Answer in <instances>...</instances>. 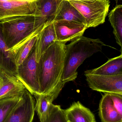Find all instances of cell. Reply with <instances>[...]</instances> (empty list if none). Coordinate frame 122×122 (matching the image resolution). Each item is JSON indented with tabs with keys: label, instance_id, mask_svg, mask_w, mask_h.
<instances>
[{
	"label": "cell",
	"instance_id": "6da1fadb",
	"mask_svg": "<svg viewBox=\"0 0 122 122\" xmlns=\"http://www.w3.org/2000/svg\"><path fill=\"white\" fill-rule=\"evenodd\" d=\"M66 44L54 42L40 57L38 62L40 95L51 92L61 82L64 67Z\"/></svg>",
	"mask_w": 122,
	"mask_h": 122
},
{
	"label": "cell",
	"instance_id": "7a4b0ae2",
	"mask_svg": "<svg viewBox=\"0 0 122 122\" xmlns=\"http://www.w3.org/2000/svg\"><path fill=\"white\" fill-rule=\"evenodd\" d=\"M105 44L99 39L83 36L77 38L66 46L64 67L61 82L66 84L77 77V69L87 58L101 51Z\"/></svg>",
	"mask_w": 122,
	"mask_h": 122
},
{
	"label": "cell",
	"instance_id": "3957f363",
	"mask_svg": "<svg viewBox=\"0 0 122 122\" xmlns=\"http://www.w3.org/2000/svg\"><path fill=\"white\" fill-rule=\"evenodd\" d=\"M0 23L4 41L9 50L13 48L38 29L35 27L33 15L11 17Z\"/></svg>",
	"mask_w": 122,
	"mask_h": 122
},
{
	"label": "cell",
	"instance_id": "277c9868",
	"mask_svg": "<svg viewBox=\"0 0 122 122\" xmlns=\"http://www.w3.org/2000/svg\"><path fill=\"white\" fill-rule=\"evenodd\" d=\"M69 1L83 16L87 28L96 27L105 22L110 6L109 0Z\"/></svg>",
	"mask_w": 122,
	"mask_h": 122
},
{
	"label": "cell",
	"instance_id": "5b68a950",
	"mask_svg": "<svg viewBox=\"0 0 122 122\" xmlns=\"http://www.w3.org/2000/svg\"><path fill=\"white\" fill-rule=\"evenodd\" d=\"M36 49L35 44L27 57L17 66L16 76L34 96L40 95Z\"/></svg>",
	"mask_w": 122,
	"mask_h": 122
},
{
	"label": "cell",
	"instance_id": "8992f818",
	"mask_svg": "<svg viewBox=\"0 0 122 122\" xmlns=\"http://www.w3.org/2000/svg\"><path fill=\"white\" fill-rule=\"evenodd\" d=\"M99 115L102 122H122V95L105 93L100 100Z\"/></svg>",
	"mask_w": 122,
	"mask_h": 122
},
{
	"label": "cell",
	"instance_id": "52a82bcc",
	"mask_svg": "<svg viewBox=\"0 0 122 122\" xmlns=\"http://www.w3.org/2000/svg\"><path fill=\"white\" fill-rule=\"evenodd\" d=\"M89 87L104 93L122 95V74L114 75L85 74Z\"/></svg>",
	"mask_w": 122,
	"mask_h": 122
},
{
	"label": "cell",
	"instance_id": "ba28073f",
	"mask_svg": "<svg viewBox=\"0 0 122 122\" xmlns=\"http://www.w3.org/2000/svg\"><path fill=\"white\" fill-rule=\"evenodd\" d=\"M35 104L33 95L26 89L18 102L4 122H33Z\"/></svg>",
	"mask_w": 122,
	"mask_h": 122
},
{
	"label": "cell",
	"instance_id": "9c48e42d",
	"mask_svg": "<svg viewBox=\"0 0 122 122\" xmlns=\"http://www.w3.org/2000/svg\"><path fill=\"white\" fill-rule=\"evenodd\" d=\"M62 0H37L33 15L37 29L44 28L53 23Z\"/></svg>",
	"mask_w": 122,
	"mask_h": 122
},
{
	"label": "cell",
	"instance_id": "30bf717a",
	"mask_svg": "<svg viewBox=\"0 0 122 122\" xmlns=\"http://www.w3.org/2000/svg\"><path fill=\"white\" fill-rule=\"evenodd\" d=\"M37 0L0 1V21L11 17L33 15Z\"/></svg>",
	"mask_w": 122,
	"mask_h": 122
},
{
	"label": "cell",
	"instance_id": "8fae6325",
	"mask_svg": "<svg viewBox=\"0 0 122 122\" xmlns=\"http://www.w3.org/2000/svg\"><path fill=\"white\" fill-rule=\"evenodd\" d=\"M57 41L66 43L83 36L86 25L78 22L61 20L53 22Z\"/></svg>",
	"mask_w": 122,
	"mask_h": 122
},
{
	"label": "cell",
	"instance_id": "7c38bea8",
	"mask_svg": "<svg viewBox=\"0 0 122 122\" xmlns=\"http://www.w3.org/2000/svg\"><path fill=\"white\" fill-rule=\"evenodd\" d=\"M26 88L16 76L1 71L0 75V99L21 97Z\"/></svg>",
	"mask_w": 122,
	"mask_h": 122
},
{
	"label": "cell",
	"instance_id": "4fadbf2b",
	"mask_svg": "<svg viewBox=\"0 0 122 122\" xmlns=\"http://www.w3.org/2000/svg\"><path fill=\"white\" fill-rule=\"evenodd\" d=\"M44 28L36 30L13 48L9 50L12 54L17 66L27 57L35 45L39 33Z\"/></svg>",
	"mask_w": 122,
	"mask_h": 122
},
{
	"label": "cell",
	"instance_id": "5bb4252c",
	"mask_svg": "<svg viewBox=\"0 0 122 122\" xmlns=\"http://www.w3.org/2000/svg\"><path fill=\"white\" fill-rule=\"evenodd\" d=\"M64 112L68 122H96L93 113L79 102H74Z\"/></svg>",
	"mask_w": 122,
	"mask_h": 122
},
{
	"label": "cell",
	"instance_id": "9a60e30c",
	"mask_svg": "<svg viewBox=\"0 0 122 122\" xmlns=\"http://www.w3.org/2000/svg\"><path fill=\"white\" fill-rule=\"evenodd\" d=\"M57 41L53 23L47 26L39 33L36 42V57L37 62L44 52Z\"/></svg>",
	"mask_w": 122,
	"mask_h": 122
},
{
	"label": "cell",
	"instance_id": "2e32d148",
	"mask_svg": "<svg viewBox=\"0 0 122 122\" xmlns=\"http://www.w3.org/2000/svg\"><path fill=\"white\" fill-rule=\"evenodd\" d=\"M17 66L13 57L5 43L0 23V69L8 74L16 76Z\"/></svg>",
	"mask_w": 122,
	"mask_h": 122
},
{
	"label": "cell",
	"instance_id": "e0dca14e",
	"mask_svg": "<svg viewBox=\"0 0 122 122\" xmlns=\"http://www.w3.org/2000/svg\"><path fill=\"white\" fill-rule=\"evenodd\" d=\"M64 85L65 84L61 81L57 86L49 93L34 96L36 99L35 111L37 112L39 120L44 116L49 106L56 99Z\"/></svg>",
	"mask_w": 122,
	"mask_h": 122
},
{
	"label": "cell",
	"instance_id": "ac0fdd59",
	"mask_svg": "<svg viewBox=\"0 0 122 122\" xmlns=\"http://www.w3.org/2000/svg\"><path fill=\"white\" fill-rule=\"evenodd\" d=\"M61 20L75 21L86 25L85 19L79 11L66 0L61 2L54 21Z\"/></svg>",
	"mask_w": 122,
	"mask_h": 122
},
{
	"label": "cell",
	"instance_id": "d6986e66",
	"mask_svg": "<svg viewBox=\"0 0 122 122\" xmlns=\"http://www.w3.org/2000/svg\"><path fill=\"white\" fill-rule=\"evenodd\" d=\"M114 75L122 74V54L119 56L109 59L102 66L85 72V74Z\"/></svg>",
	"mask_w": 122,
	"mask_h": 122
},
{
	"label": "cell",
	"instance_id": "ffe728a7",
	"mask_svg": "<svg viewBox=\"0 0 122 122\" xmlns=\"http://www.w3.org/2000/svg\"><path fill=\"white\" fill-rule=\"evenodd\" d=\"M109 21L113 28L117 43L122 46V5H118L109 13Z\"/></svg>",
	"mask_w": 122,
	"mask_h": 122
},
{
	"label": "cell",
	"instance_id": "44dd1931",
	"mask_svg": "<svg viewBox=\"0 0 122 122\" xmlns=\"http://www.w3.org/2000/svg\"><path fill=\"white\" fill-rule=\"evenodd\" d=\"M41 122H68L64 110L59 105L52 104L44 116L40 119Z\"/></svg>",
	"mask_w": 122,
	"mask_h": 122
},
{
	"label": "cell",
	"instance_id": "7402d4cb",
	"mask_svg": "<svg viewBox=\"0 0 122 122\" xmlns=\"http://www.w3.org/2000/svg\"><path fill=\"white\" fill-rule=\"evenodd\" d=\"M21 97H13L0 99V122H4L20 100Z\"/></svg>",
	"mask_w": 122,
	"mask_h": 122
},
{
	"label": "cell",
	"instance_id": "603a6c76",
	"mask_svg": "<svg viewBox=\"0 0 122 122\" xmlns=\"http://www.w3.org/2000/svg\"><path fill=\"white\" fill-rule=\"evenodd\" d=\"M24 0H0L1 1H19Z\"/></svg>",
	"mask_w": 122,
	"mask_h": 122
},
{
	"label": "cell",
	"instance_id": "cb8c5ba5",
	"mask_svg": "<svg viewBox=\"0 0 122 122\" xmlns=\"http://www.w3.org/2000/svg\"><path fill=\"white\" fill-rule=\"evenodd\" d=\"M66 0L70 1H82L89 0Z\"/></svg>",
	"mask_w": 122,
	"mask_h": 122
},
{
	"label": "cell",
	"instance_id": "d4e9b609",
	"mask_svg": "<svg viewBox=\"0 0 122 122\" xmlns=\"http://www.w3.org/2000/svg\"><path fill=\"white\" fill-rule=\"evenodd\" d=\"M1 71H2V70H1V69H0V75L1 73Z\"/></svg>",
	"mask_w": 122,
	"mask_h": 122
}]
</instances>
